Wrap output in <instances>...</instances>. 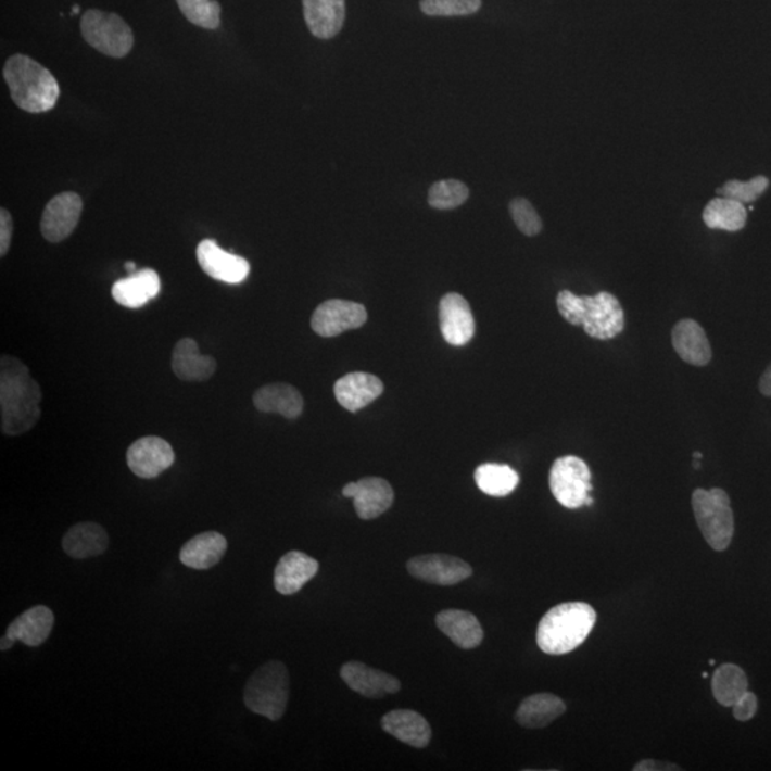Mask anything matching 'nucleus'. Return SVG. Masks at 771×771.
Returning <instances> with one entry per match:
<instances>
[{
  "instance_id": "37998d69",
  "label": "nucleus",
  "mask_w": 771,
  "mask_h": 771,
  "mask_svg": "<svg viewBox=\"0 0 771 771\" xmlns=\"http://www.w3.org/2000/svg\"><path fill=\"white\" fill-rule=\"evenodd\" d=\"M125 269L129 271V274H134L136 271V265L134 262H128L125 263Z\"/></svg>"
},
{
  "instance_id": "c756f323",
  "label": "nucleus",
  "mask_w": 771,
  "mask_h": 771,
  "mask_svg": "<svg viewBox=\"0 0 771 771\" xmlns=\"http://www.w3.org/2000/svg\"><path fill=\"white\" fill-rule=\"evenodd\" d=\"M703 220L710 229L738 231L746 226L747 211L743 203L721 197L705 207Z\"/></svg>"
},
{
  "instance_id": "bb28decb",
  "label": "nucleus",
  "mask_w": 771,
  "mask_h": 771,
  "mask_svg": "<svg viewBox=\"0 0 771 771\" xmlns=\"http://www.w3.org/2000/svg\"><path fill=\"white\" fill-rule=\"evenodd\" d=\"M228 551V542L224 534L206 532L190 539L181 547L180 561L194 570H208L219 564Z\"/></svg>"
},
{
  "instance_id": "f3484780",
  "label": "nucleus",
  "mask_w": 771,
  "mask_h": 771,
  "mask_svg": "<svg viewBox=\"0 0 771 771\" xmlns=\"http://www.w3.org/2000/svg\"><path fill=\"white\" fill-rule=\"evenodd\" d=\"M382 380L365 371L344 375L334 384L336 401L349 412H359L383 393Z\"/></svg>"
},
{
  "instance_id": "423d86ee",
  "label": "nucleus",
  "mask_w": 771,
  "mask_h": 771,
  "mask_svg": "<svg viewBox=\"0 0 771 771\" xmlns=\"http://www.w3.org/2000/svg\"><path fill=\"white\" fill-rule=\"evenodd\" d=\"M692 506L707 544L716 552H724L734 534V516L729 494L723 489H696Z\"/></svg>"
},
{
  "instance_id": "f257e3e1",
  "label": "nucleus",
  "mask_w": 771,
  "mask_h": 771,
  "mask_svg": "<svg viewBox=\"0 0 771 771\" xmlns=\"http://www.w3.org/2000/svg\"><path fill=\"white\" fill-rule=\"evenodd\" d=\"M42 390L24 362L12 356L0 359V424L7 437H21L35 428L42 410Z\"/></svg>"
},
{
  "instance_id": "4468645a",
  "label": "nucleus",
  "mask_w": 771,
  "mask_h": 771,
  "mask_svg": "<svg viewBox=\"0 0 771 771\" xmlns=\"http://www.w3.org/2000/svg\"><path fill=\"white\" fill-rule=\"evenodd\" d=\"M440 330L444 340L453 346H465L476 333L473 313L469 302L459 293H447L440 301Z\"/></svg>"
},
{
  "instance_id": "a878e982",
  "label": "nucleus",
  "mask_w": 771,
  "mask_h": 771,
  "mask_svg": "<svg viewBox=\"0 0 771 771\" xmlns=\"http://www.w3.org/2000/svg\"><path fill=\"white\" fill-rule=\"evenodd\" d=\"M54 615L47 606H35L9 624L7 633L26 646L38 647L51 636Z\"/></svg>"
},
{
  "instance_id": "1a4fd4ad",
  "label": "nucleus",
  "mask_w": 771,
  "mask_h": 771,
  "mask_svg": "<svg viewBox=\"0 0 771 771\" xmlns=\"http://www.w3.org/2000/svg\"><path fill=\"white\" fill-rule=\"evenodd\" d=\"M367 312L361 303L332 299L316 308L312 316L313 332L321 338H333L366 324Z\"/></svg>"
},
{
  "instance_id": "9b49d317",
  "label": "nucleus",
  "mask_w": 771,
  "mask_h": 771,
  "mask_svg": "<svg viewBox=\"0 0 771 771\" xmlns=\"http://www.w3.org/2000/svg\"><path fill=\"white\" fill-rule=\"evenodd\" d=\"M84 201L79 194L65 192L54 197L45 207L40 231L48 242L59 243L69 238L79 224Z\"/></svg>"
},
{
  "instance_id": "473e14b6",
  "label": "nucleus",
  "mask_w": 771,
  "mask_h": 771,
  "mask_svg": "<svg viewBox=\"0 0 771 771\" xmlns=\"http://www.w3.org/2000/svg\"><path fill=\"white\" fill-rule=\"evenodd\" d=\"M190 24L215 30L220 26L222 7L216 0H176Z\"/></svg>"
},
{
  "instance_id": "79ce46f5",
  "label": "nucleus",
  "mask_w": 771,
  "mask_h": 771,
  "mask_svg": "<svg viewBox=\"0 0 771 771\" xmlns=\"http://www.w3.org/2000/svg\"><path fill=\"white\" fill-rule=\"evenodd\" d=\"M15 643H16L15 639L9 636V634L7 633L2 637V641H0V650H2V652L9 650V648H11L13 646V644H15Z\"/></svg>"
},
{
  "instance_id": "a211bd4d",
  "label": "nucleus",
  "mask_w": 771,
  "mask_h": 771,
  "mask_svg": "<svg viewBox=\"0 0 771 771\" xmlns=\"http://www.w3.org/2000/svg\"><path fill=\"white\" fill-rule=\"evenodd\" d=\"M319 571V564L303 552H289L279 560L275 569V589L283 596L301 592Z\"/></svg>"
},
{
  "instance_id": "aec40b11",
  "label": "nucleus",
  "mask_w": 771,
  "mask_h": 771,
  "mask_svg": "<svg viewBox=\"0 0 771 771\" xmlns=\"http://www.w3.org/2000/svg\"><path fill=\"white\" fill-rule=\"evenodd\" d=\"M308 30L319 39H332L342 30L346 17L344 0H303Z\"/></svg>"
},
{
  "instance_id": "39448f33",
  "label": "nucleus",
  "mask_w": 771,
  "mask_h": 771,
  "mask_svg": "<svg viewBox=\"0 0 771 771\" xmlns=\"http://www.w3.org/2000/svg\"><path fill=\"white\" fill-rule=\"evenodd\" d=\"M290 697L289 671L282 661H267L249 678L244 705L252 713L271 721L283 718Z\"/></svg>"
},
{
  "instance_id": "f03ea898",
  "label": "nucleus",
  "mask_w": 771,
  "mask_h": 771,
  "mask_svg": "<svg viewBox=\"0 0 771 771\" xmlns=\"http://www.w3.org/2000/svg\"><path fill=\"white\" fill-rule=\"evenodd\" d=\"M596 610L583 602L561 603L540 620L536 641L546 655L560 656L582 646L596 624Z\"/></svg>"
},
{
  "instance_id": "4c0bfd02",
  "label": "nucleus",
  "mask_w": 771,
  "mask_h": 771,
  "mask_svg": "<svg viewBox=\"0 0 771 771\" xmlns=\"http://www.w3.org/2000/svg\"><path fill=\"white\" fill-rule=\"evenodd\" d=\"M757 697L755 693L746 692L741 698L732 706L733 716L738 721H748L755 718L757 713Z\"/></svg>"
},
{
  "instance_id": "cd10ccee",
  "label": "nucleus",
  "mask_w": 771,
  "mask_h": 771,
  "mask_svg": "<svg viewBox=\"0 0 771 771\" xmlns=\"http://www.w3.org/2000/svg\"><path fill=\"white\" fill-rule=\"evenodd\" d=\"M440 632L446 634L456 646L470 650L483 642V629L478 617L466 610H443L437 616Z\"/></svg>"
},
{
  "instance_id": "ea45409f",
  "label": "nucleus",
  "mask_w": 771,
  "mask_h": 771,
  "mask_svg": "<svg viewBox=\"0 0 771 771\" xmlns=\"http://www.w3.org/2000/svg\"><path fill=\"white\" fill-rule=\"evenodd\" d=\"M634 771H671V770H682L679 766L673 763H668V761L660 760H642L633 768Z\"/></svg>"
},
{
  "instance_id": "9d476101",
  "label": "nucleus",
  "mask_w": 771,
  "mask_h": 771,
  "mask_svg": "<svg viewBox=\"0 0 771 771\" xmlns=\"http://www.w3.org/2000/svg\"><path fill=\"white\" fill-rule=\"evenodd\" d=\"M406 567L413 578L438 586H455L473 574L467 561L448 555L412 557Z\"/></svg>"
},
{
  "instance_id": "5701e85b",
  "label": "nucleus",
  "mask_w": 771,
  "mask_h": 771,
  "mask_svg": "<svg viewBox=\"0 0 771 771\" xmlns=\"http://www.w3.org/2000/svg\"><path fill=\"white\" fill-rule=\"evenodd\" d=\"M382 728L390 736L412 747L424 748L432 741V729L428 720L417 711L402 709L383 716Z\"/></svg>"
},
{
  "instance_id": "20e7f679",
  "label": "nucleus",
  "mask_w": 771,
  "mask_h": 771,
  "mask_svg": "<svg viewBox=\"0 0 771 771\" xmlns=\"http://www.w3.org/2000/svg\"><path fill=\"white\" fill-rule=\"evenodd\" d=\"M3 76L12 101L25 112L51 111L61 94L56 77L26 54H13L9 58Z\"/></svg>"
},
{
  "instance_id": "c9c22d12",
  "label": "nucleus",
  "mask_w": 771,
  "mask_h": 771,
  "mask_svg": "<svg viewBox=\"0 0 771 771\" xmlns=\"http://www.w3.org/2000/svg\"><path fill=\"white\" fill-rule=\"evenodd\" d=\"M482 7V0H420V9L429 16L473 15Z\"/></svg>"
},
{
  "instance_id": "b1692460",
  "label": "nucleus",
  "mask_w": 771,
  "mask_h": 771,
  "mask_svg": "<svg viewBox=\"0 0 771 771\" xmlns=\"http://www.w3.org/2000/svg\"><path fill=\"white\" fill-rule=\"evenodd\" d=\"M62 547L66 555L74 559H90L108 551L109 536L101 524L85 521L67 530L62 540Z\"/></svg>"
},
{
  "instance_id": "ddd939ff",
  "label": "nucleus",
  "mask_w": 771,
  "mask_h": 771,
  "mask_svg": "<svg viewBox=\"0 0 771 771\" xmlns=\"http://www.w3.org/2000/svg\"><path fill=\"white\" fill-rule=\"evenodd\" d=\"M126 460L138 478L154 479L174 465L175 452L165 439L147 437L130 444Z\"/></svg>"
},
{
  "instance_id": "6ab92c4d",
  "label": "nucleus",
  "mask_w": 771,
  "mask_h": 771,
  "mask_svg": "<svg viewBox=\"0 0 771 771\" xmlns=\"http://www.w3.org/2000/svg\"><path fill=\"white\" fill-rule=\"evenodd\" d=\"M671 343L680 359L693 366H706L711 361V346L705 329L696 320H680L671 332Z\"/></svg>"
},
{
  "instance_id": "0eeeda50",
  "label": "nucleus",
  "mask_w": 771,
  "mask_h": 771,
  "mask_svg": "<svg viewBox=\"0 0 771 771\" xmlns=\"http://www.w3.org/2000/svg\"><path fill=\"white\" fill-rule=\"evenodd\" d=\"M80 30L86 42L106 56L124 58L134 48V31L116 13L89 9L81 16Z\"/></svg>"
},
{
  "instance_id": "72a5a7b5",
  "label": "nucleus",
  "mask_w": 771,
  "mask_h": 771,
  "mask_svg": "<svg viewBox=\"0 0 771 771\" xmlns=\"http://www.w3.org/2000/svg\"><path fill=\"white\" fill-rule=\"evenodd\" d=\"M467 198H469V189L460 180H440L429 190V205L439 211L460 206Z\"/></svg>"
},
{
  "instance_id": "393cba45",
  "label": "nucleus",
  "mask_w": 771,
  "mask_h": 771,
  "mask_svg": "<svg viewBox=\"0 0 771 771\" xmlns=\"http://www.w3.org/2000/svg\"><path fill=\"white\" fill-rule=\"evenodd\" d=\"M253 403L258 412L278 413L290 420L298 419L305 407L301 392L286 383L263 386L253 396Z\"/></svg>"
},
{
  "instance_id": "4be33fe9",
  "label": "nucleus",
  "mask_w": 771,
  "mask_h": 771,
  "mask_svg": "<svg viewBox=\"0 0 771 771\" xmlns=\"http://www.w3.org/2000/svg\"><path fill=\"white\" fill-rule=\"evenodd\" d=\"M161 279L153 269L136 270L128 278L117 280L112 288V296L121 306L139 308L161 292Z\"/></svg>"
},
{
  "instance_id": "7c9ffc66",
  "label": "nucleus",
  "mask_w": 771,
  "mask_h": 771,
  "mask_svg": "<svg viewBox=\"0 0 771 771\" xmlns=\"http://www.w3.org/2000/svg\"><path fill=\"white\" fill-rule=\"evenodd\" d=\"M475 480L483 493L493 497L509 496L520 482L516 470L507 465H498V463H484L479 466L475 471Z\"/></svg>"
},
{
  "instance_id": "dca6fc26",
  "label": "nucleus",
  "mask_w": 771,
  "mask_h": 771,
  "mask_svg": "<svg viewBox=\"0 0 771 771\" xmlns=\"http://www.w3.org/2000/svg\"><path fill=\"white\" fill-rule=\"evenodd\" d=\"M340 678L352 688L367 698H380L401 691L402 684L386 671L369 668L361 661H347L340 669Z\"/></svg>"
},
{
  "instance_id": "6e6552de",
  "label": "nucleus",
  "mask_w": 771,
  "mask_h": 771,
  "mask_svg": "<svg viewBox=\"0 0 771 771\" xmlns=\"http://www.w3.org/2000/svg\"><path fill=\"white\" fill-rule=\"evenodd\" d=\"M548 484L553 496L567 509L586 506L592 492V473L586 462L578 456L559 457L553 463Z\"/></svg>"
},
{
  "instance_id": "c85d7f7f",
  "label": "nucleus",
  "mask_w": 771,
  "mask_h": 771,
  "mask_svg": "<svg viewBox=\"0 0 771 771\" xmlns=\"http://www.w3.org/2000/svg\"><path fill=\"white\" fill-rule=\"evenodd\" d=\"M566 705L552 693H539L521 702L515 715L517 723L524 729H543L565 715Z\"/></svg>"
},
{
  "instance_id": "f8f14e48",
  "label": "nucleus",
  "mask_w": 771,
  "mask_h": 771,
  "mask_svg": "<svg viewBox=\"0 0 771 771\" xmlns=\"http://www.w3.org/2000/svg\"><path fill=\"white\" fill-rule=\"evenodd\" d=\"M197 256L203 271L219 282L239 285L251 274V265L247 258L224 251L212 239L199 243Z\"/></svg>"
},
{
  "instance_id": "f704fd0d",
  "label": "nucleus",
  "mask_w": 771,
  "mask_h": 771,
  "mask_svg": "<svg viewBox=\"0 0 771 771\" xmlns=\"http://www.w3.org/2000/svg\"><path fill=\"white\" fill-rule=\"evenodd\" d=\"M769 179L764 176H757L750 181L730 180L724 186L718 189L720 197L733 199L743 203H751L757 201L768 190Z\"/></svg>"
},
{
  "instance_id": "58836bf2",
  "label": "nucleus",
  "mask_w": 771,
  "mask_h": 771,
  "mask_svg": "<svg viewBox=\"0 0 771 771\" xmlns=\"http://www.w3.org/2000/svg\"><path fill=\"white\" fill-rule=\"evenodd\" d=\"M13 220L7 208H0V256H7L11 248Z\"/></svg>"
},
{
  "instance_id": "412c9836",
  "label": "nucleus",
  "mask_w": 771,
  "mask_h": 771,
  "mask_svg": "<svg viewBox=\"0 0 771 771\" xmlns=\"http://www.w3.org/2000/svg\"><path fill=\"white\" fill-rule=\"evenodd\" d=\"M216 361L203 356L193 339L185 338L176 343L172 356V369L185 382H205L216 371Z\"/></svg>"
},
{
  "instance_id": "c03bdc74",
  "label": "nucleus",
  "mask_w": 771,
  "mask_h": 771,
  "mask_svg": "<svg viewBox=\"0 0 771 771\" xmlns=\"http://www.w3.org/2000/svg\"><path fill=\"white\" fill-rule=\"evenodd\" d=\"M79 11H80L79 7H75V8H74V11H72V12H74V13H79Z\"/></svg>"
},
{
  "instance_id": "a18cd8bd",
  "label": "nucleus",
  "mask_w": 771,
  "mask_h": 771,
  "mask_svg": "<svg viewBox=\"0 0 771 771\" xmlns=\"http://www.w3.org/2000/svg\"><path fill=\"white\" fill-rule=\"evenodd\" d=\"M709 665H710V666H715V665H716V663H715V660L711 659V660L709 661Z\"/></svg>"
},
{
  "instance_id": "2eb2a0df",
  "label": "nucleus",
  "mask_w": 771,
  "mask_h": 771,
  "mask_svg": "<svg viewBox=\"0 0 771 771\" xmlns=\"http://www.w3.org/2000/svg\"><path fill=\"white\" fill-rule=\"evenodd\" d=\"M344 497L353 498L357 516L363 520L376 519L393 505L394 492L388 480L365 478L347 483L342 490Z\"/></svg>"
},
{
  "instance_id": "e433bc0d",
  "label": "nucleus",
  "mask_w": 771,
  "mask_h": 771,
  "mask_svg": "<svg viewBox=\"0 0 771 771\" xmlns=\"http://www.w3.org/2000/svg\"><path fill=\"white\" fill-rule=\"evenodd\" d=\"M510 215L517 228L526 236H536L542 231V219L528 199L517 198L510 203Z\"/></svg>"
},
{
  "instance_id": "a19ab883",
  "label": "nucleus",
  "mask_w": 771,
  "mask_h": 771,
  "mask_svg": "<svg viewBox=\"0 0 771 771\" xmlns=\"http://www.w3.org/2000/svg\"><path fill=\"white\" fill-rule=\"evenodd\" d=\"M759 389L761 394L771 397V365L766 369L763 376H761Z\"/></svg>"
},
{
  "instance_id": "2f4dec72",
  "label": "nucleus",
  "mask_w": 771,
  "mask_h": 771,
  "mask_svg": "<svg viewBox=\"0 0 771 771\" xmlns=\"http://www.w3.org/2000/svg\"><path fill=\"white\" fill-rule=\"evenodd\" d=\"M711 691L721 706L732 707L748 691L747 675L736 665H721L711 679Z\"/></svg>"
},
{
  "instance_id": "7ed1b4c3",
  "label": "nucleus",
  "mask_w": 771,
  "mask_h": 771,
  "mask_svg": "<svg viewBox=\"0 0 771 771\" xmlns=\"http://www.w3.org/2000/svg\"><path fill=\"white\" fill-rule=\"evenodd\" d=\"M557 308L566 321L583 326L584 332L593 339L609 340L623 332V307L619 299L609 292L578 296L569 290H561L557 294Z\"/></svg>"
}]
</instances>
